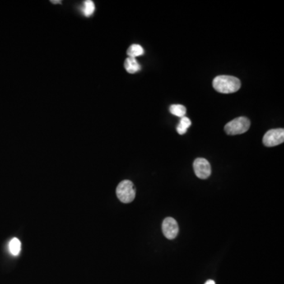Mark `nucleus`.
Returning a JSON list of instances; mask_svg holds the SVG:
<instances>
[{
    "label": "nucleus",
    "instance_id": "obj_1",
    "mask_svg": "<svg viewBox=\"0 0 284 284\" xmlns=\"http://www.w3.org/2000/svg\"><path fill=\"white\" fill-rule=\"evenodd\" d=\"M212 85L214 89L220 94H233L240 89L241 81L233 76L220 75L214 78Z\"/></svg>",
    "mask_w": 284,
    "mask_h": 284
},
{
    "label": "nucleus",
    "instance_id": "obj_2",
    "mask_svg": "<svg viewBox=\"0 0 284 284\" xmlns=\"http://www.w3.org/2000/svg\"><path fill=\"white\" fill-rule=\"evenodd\" d=\"M250 127V121L246 117L234 118L224 127V131L228 135H239L246 133Z\"/></svg>",
    "mask_w": 284,
    "mask_h": 284
},
{
    "label": "nucleus",
    "instance_id": "obj_3",
    "mask_svg": "<svg viewBox=\"0 0 284 284\" xmlns=\"http://www.w3.org/2000/svg\"><path fill=\"white\" fill-rule=\"evenodd\" d=\"M116 195L123 203H131L136 196L133 183L130 180H123L118 185L116 188Z\"/></svg>",
    "mask_w": 284,
    "mask_h": 284
},
{
    "label": "nucleus",
    "instance_id": "obj_4",
    "mask_svg": "<svg viewBox=\"0 0 284 284\" xmlns=\"http://www.w3.org/2000/svg\"><path fill=\"white\" fill-rule=\"evenodd\" d=\"M284 141V129H273L267 131L263 137L264 145L267 147H273L282 144Z\"/></svg>",
    "mask_w": 284,
    "mask_h": 284
},
{
    "label": "nucleus",
    "instance_id": "obj_5",
    "mask_svg": "<svg viewBox=\"0 0 284 284\" xmlns=\"http://www.w3.org/2000/svg\"><path fill=\"white\" fill-rule=\"evenodd\" d=\"M193 170L196 175L201 179L208 178L212 172L209 162L204 158H197L193 163Z\"/></svg>",
    "mask_w": 284,
    "mask_h": 284
},
{
    "label": "nucleus",
    "instance_id": "obj_6",
    "mask_svg": "<svg viewBox=\"0 0 284 284\" xmlns=\"http://www.w3.org/2000/svg\"><path fill=\"white\" fill-rule=\"evenodd\" d=\"M162 230L164 236L168 239H174L176 238L178 234V223L176 220L171 217H167L164 219V222L162 224Z\"/></svg>",
    "mask_w": 284,
    "mask_h": 284
},
{
    "label": "nucleus",
    "instance_id": "obj_7",
    "mask_svg": "<svg viewBox=\"0 0 284 284\" xmlns=\"http://www.w3.org/2000/svg\"><path fill=\"white\" fill-rule=\"evenodd\" d=\"M124 67L126 71L130 74H135L141 71V66L136 60V58H131V57H128L125 61Z\"/></svg>",
    "mask_w": 284,
    "mask_h": 284
},
{
    "label": "nucleus",
    "instance_id": "obj_8",
    "mask_svg": "<svg viewBox=\"0 0 284 284\" xmlns=\"http://www.w3.org/2000/svg\"><path fill=\"white\" fill-rule=\"evenodd\" d=\"M21 242L17 238H14L11 239V242L9 243V249L11 254L14 256L19 255L21 252Z\"/></svg>",
    "mask_w": 284,
    "mask_h": 284
},
{
    "label": "nucleus",
    "instance_id": "obj_9",
    "mask_svg": "<svg viewBox=\"0 0 284 284\" xmlns=\"http://www.w3.org/2000/svg\"><path fill=\"white\" fill-rule=\"evenodd\" d=\"M144 54V49L139 44H132L127 50V55L131 58H136V57L142 56Z\"/></svg>",
    "mask_w": 284,
    "mask_h": 284
},
{
    "label": "nucleus",
    "instance_id": "obj_10",
    "mask_svg": "<svg viewBox=\"0 0 284 284\" xmlns=\"http://www.w3.org/2000/svg\"><path fill=\"white\" fill-rule=\"evenodd\" d=\"M191 126V121L187 117H183L181 118L180 122L178 123L177 127V131L180 135L185 134L187 133V130Z\"/></svg>",
    "mask_w": 284,
    "mask_h": 284
},
{
    "label": "nucleus",
    "instance_id": "obj_11",
    "mask_svg": "<svg viewBox=\"0 0 284 284\" xmlns=\"http://www.w3.org/2000/svg\"><path fill=\"white\" fill-rule=\"evenodd\" d=\"M170 112L175 116L183 118L187 114V108L181 104H173L170 107Z\"/></svg>",
    "mask_w": 284,
    "mask_h": 284
},
{
    "label": "nucleus",
    "instance_id": "obj_12",
    "mask_svg": "<svg viewBox=\"0 0 284 284\" xmlns=\"http://www.w3.org/2000/svg\"><path fill=\"white\" fill-rule=\"evenodd\" d=\"M95 11V4L91 0H86L84 2L83 12L85 16L89 17Z\"/></svg>",
    "mask_w": 284,
    "mask_h": 284
},
{
    "label": "nucleus",
    "instance_id": "obj_13",
    "mask_svg": "<svg viewBox=\"0 0 284 284\" xmlns=\"http://www.w3.org/2000/svg\"><path fill=\"white\" fill-rule=\"evenodd\" d=\"M205 284H216V283L214 282L213 280H208L207 282Z\"/></svg>",
    "mask_w": 284,
    "mask_h": 284
},
{
    "label": "nucleus",
    "instance_id": "obj_14",
    "mask_svg": "<svg viewBox=\"0 0 284 284\" xmlns=\"http://www.w3.org/2000/svg\"><path fill=\"white\" fill-rule=\"evenodd\" d=\"M51 2H52V3H61V1H58V0H57V1H51Z\"/></svg>",
    "mask_w": 284,
    "mask_h": 284
}]
</instances>
